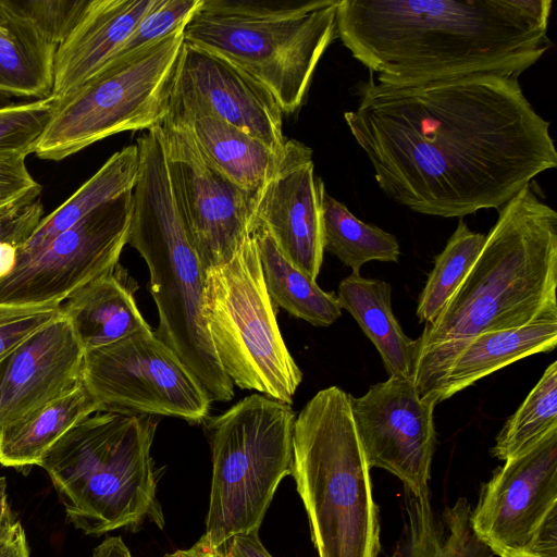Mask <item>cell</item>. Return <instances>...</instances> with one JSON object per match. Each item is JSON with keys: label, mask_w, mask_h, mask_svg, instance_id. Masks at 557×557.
<instances>
[{"label": "cell", "mask_w": 557, "mask_h": 557, "mask_svg": "<svg viewBox=\"0 0 557 557\" xmlns=\"http://www.w3.org/2000/svg\"><path fill=\"white\" fill-rule=\"evenodd\" d=\"M225 549L227 557H273L261 543L258 531L233 536Z\"/></svg>", "instance_id": "8d00e7d4"}, {"label": "cell", "mask_w": 557, "mask_h": 557, "mask_svg": "<svg viewBox=\"0 0 557 557\" xmlns=\"http://www.w3.org/2000/svg\"><path fill=\"white\" fill-rule=\"evenodd\" d=\"M139 165L137 145L113 153L70 198L44 216L29 239L16 251V260L29 257L52 238L72 227L108 201L133 190Z\"/></svg>", "instance_id": "484cf974"}, {"label": "cell", "mask_w": 557, "mask_h": 557, "mask_svg": "<svg viewBox=\"0 0 557 557\" xmlns=\"http://www.w3.org/2000/svg\"><path fill=\"white\" fill-rule=\"evenodd\" d=\"M54 103L51 95L28 102L0 104V157L34 153Z\"/></svg>", "instance_id": "1f68e13d"}, {"label": "cell", "mask_w": 557, "mask_h": 557, "mask_svg": "<svg viewBox=\"0 0 557 557\" xmlns=\"http://www.w3.org/2000/svg\"><path fill=\"white\" fill-rule=\"evenodd\" d=\"M92 557H133L121 536H110L92 552Z\"/></svg>", "instance_id": "ab89813d"}, {"label": "cell", "mask_w": 557, "mask_h": 557, "mask_svg": "<svg viewBox=\"0 0 557 557\" xmlns=\"http://www.w3.org/2000/svg\"><path fill=\"white\" fill-rule=\"evenodd\" d=\"M61 304L9 306L0 304V361L60 313Z\"/></svg>", "instance_id": "836d02e7"}, {"label": "cell", "mask_w": 557, "mask_h": 557, "mask_svg": "<svg viewBox=\"0 0 557 557\" xmlns=\"http://www.w3.org/2000/svg\"><path fill=\"white\" fill-rule=\"evenodd\" d=\"M337 1L201 0L184 26V41L247 72L292 114L336 38Z\"/></svg>", "instance_id": "52a82bcc"}, {"label": "cell", "mask_w": 557, "mask_h": 557, "mask_svg": "<svg viewBox=\"0 0 557 557\" xmlns=\"http://www.w3.org/2000/svg\"><path fill=\"white\" fill-rule=\"evenodd\" d=\"M203 315L232 383L292 405L302 373L280 332L252 235L232 259L206 272Z\"/></svg>", "instance_id": "30bf717a"}, {"label": "cell", "mask_w": 557, "mask_h": 557, "mask_svg": "<svg viewBox=\"0 0 557 557\" xmlns=\"http://www.w3.org/2000/svg\"><path fill=\"white\" fill-rule=\"evenodd\" d=\"M550 0H338L336 37L383 85L518 78L549 49Z\"/></svg>", "instance_id": "7a4b0ae2"}, {"label": "cell", "mask_w": 557, "mask_h": 557, "mask_svg": "<svg viewBox=\"0 0 557 557\" xmlns=\"http://www.w3.org/2000/svg\"><path fill=\"white\" fill-rule=\"evenodd\" d=\"M85 350L60 313L0 361V428L82 385Z\"/></svg>", "instance_id": "ac0fdd59"}, {"label": "cell", "mask_w": 557, "mask_h": 557, "mask_svg": "<svg viewBox=\"0 0 557 557\" xmlns=\"http://www.w3.org/2000/svg\"><path fill=\"white\" fill-rule=\"evenodd\" d=\"M17 247L9 243H0V277L10 273L16 261Z\"/></svg>", "instance_id": "60d3db41"}, {"label": "cell", "mask_w": 557, "mask_h": 557, "mask_svg": "<svg viewBox=\"0 0 557 557\" xmlns=\"http://www.w3.org/2000/svg\"><path fill=\"white\" fill-rule=\"evenodd\" d=\"M24 154L0 157V215L38 199L41 185L30 175Z\"/></svg>", "instance_id": "e575fe53"}, {"label": "cell", "mask_w": 557, "mask_h": 557, "mask_svg": "<svg viewBox=\"0 0 557 557\" xmlns=\"http://www.w3.org/2000/svg\"><path fill=\"white\" fill-rule=\"evenodd\" d=\"M350 406L370 469L394 474L413 496H430L435 403L419 395L411 377L389 376L360 397L350 395Z\"/></svg>", "instance_id": "9a60e30c"}, {"label": "cell", "mask_w": 557, "mask_h": 557, "mask_svg": "<svg viewBox=\"0 0 557 557\" xmlns=\"http://www.w3.org/2000/svg\"><path fill=\"white\" fill-rule=\"evenodd\" d=\"M160 125L176 210L207 272L232 259L251 235L260 190L243 189L219 172L184 126L168 121Z\"/></svg>", "instance_id": "4fadbf2b"}, {"label": "cell", "mask_w": 557, "mask_h": 557, "mask_svg": "<svg viewBox=\"0 0 557 557\" xmlns=\"http://www.w3.org/2000/svg\"><path fill=\"white\" fill-rule=\"evenodd\" d=\"M194 114L220 119L277 156L284 151L283 111L272 92L228 60L184 41L165 119Z\"/></svg>", "instance_id": "2e32d148"}, {"label": "cell", "mask_w": 557, "mask_h": 557, "mask_svg": "<svg viewBox=\"0 0 557 557\" xmlns=\"http://www.w3.org/2000/svg\"><path fill=\"white\" fill-rule=\"evenodd\" d=\"M320 177L314 176L312 150L286 140L272 177L260 189L256 222L268 231L278 250L295 267L317 280L323 262Z\"/></svg>", "instance_id": "e0dca14e"}, {"label": "cell", "mask_w": 557, "mask_h": 557, "mask_svg": "<svg viewBox=\"0 0 557 557\" xmlns=\"http://www.w3.org/2000/svg\"><path fill=\"white\" fill-rule=\"evenodd\" d=\"M201 0H154L134 30L116 51L112 62L127 57L185 26ZM107 63V64H108Z\"/></svg>", "instance_id": "d6a6232c"}, {"label": "cell", "mask_w": 557, "mask_h": 557, "mask_svg": "<svg viewBox=\"0 0 557 557\" xmlns=\"http://www.w3.org/2000/svg\"><path fill=\"white\" fill-rule=\"evenodd\" d=\"M406 519L401 535L388 557H494L474 534L467 498L459 497L438 518L430 496L417 497L408 492Z\"/></svg>", "instance_id": "603a6c76"}, {"label": "cell", "mask_w": 557, "mask_h": 557, "mask_svg": "<svg viewBox=\"0 0 557 557\" xmlns=\"http://www.w3.org/2000/svg\"><path fill=\"white\" fill-rule=\"evenodd\" d=\"M154 0H88L59 45L52 96L59 100L76 89L116 53Z\"/></svg>", "instance_id": "ffe728a7"}, {"label": "cell", "mask_w": 557, "mask_h": 557, "mask_svg": "<svg viewBox=\"0 0 557 557\" xmlns=\"http://www.w3.org/2000/svg\"><path fill=\"white\" fill-rule=\"evenodd\" d=\"M515 557H536V556H530V555H520V556H515Z\"/></svg>", "instance_id": "7bdbcfd3"}, {"label": "cell", "mask_w": 557, "mask_h": 557, "mask_svg": "<svg viewBox=\"0 0 557 557\" xmlns=\"http://www.w3.org/2000/svg\"><path fill=\"white\" fill-rule=\"evenodd\" d=\"M292 405L252 394L203 422L212 455L206 532L212 547L258 531L278 483L292 474Z\"/></svg>", "instance_id": "ba28073f"}, {"label": "cell", "mask_w": 557, "mask_h": 557, "mask_svg": "<svg viewBox=\"0 0 557 557\" xmlns=\"http://www.w3.org/2000/svg\"><path fill=\"white\" fill-rule=\"evenodd\" d=\"M183 29L106 64L55 99L34 153L60 161L114 134L160 125L169 110Z\"/></svg>", "instance_id": "9c48e42d"}, {"label": "cell", "mask_w": 557, "mask_h": 557, "mask_svg": "<svg viewBox=\"0 0 557 557\" xmlns=\"http://www.w3.org/2000/svg\"><path fill=\"white\" fill-rule=\"evenodd\" d=\"M557 345V314L497 332L482 333L453 346L412 379L422 398L437 405L484 376Z\"/></svg>", "instance_id": "d6986e66"}, {"label": "cell", "mask_w": 557, "mask_h": 557, "mask_svg": "<svg viewBox=\"0 0 557 557\" xmlns=\"http://www.w3.org/2000/svg\"><path fill=\"white\" fill-rule=\"evenodd\" d=\"M157 426L154 416L95 412L45 454L39 466L76 529L99 536L146 520L163 528L150 454Z\"/></svg>", "instance_id": "5b68a950"}, {"label": "cell", "mask_w": 557, "mask_h": 557, "mask_svg": "<svg viewBox=\"0 0 557 557\" xmlns=\"http://www.w3.org/2000/svg\"><path fill=\"white\" fill-rule=\"evenodd\" d=\"M470 521L498 557H557V426L494 471Z\"/></svg>", "instance_id": "7c38bea8"}, {"label": "cell", "mask_w": 557, "mask_h": 557, "mask_svg": "<svg viewBox=\"0 0 557 557\" xmlns=\"http://www.w3.org/2000/svg\"><path fill=\"white\" fill-rule=\"evenodd\" d=\"M557 213L531 183L498 209L478 259L416 341L412 379L458 343L557 314Z\"/></svg>", "instance_id": "3957f363"}, {"label": "cell", "mask_w": 557, "mask_h": 557, "mask_svg": "<svg viewBox=\"0 0 557 557\" xmlns=\"http://www.w3.org/2000/svg\"><path fill=\"white\" fill-rule=\"evenodd\" d=\"M14 521L15 520L13 519L8 502L7 481L5 478H0V532L11 525Z\"/></svg>", "instance_id": "b9f144b4"}, {"label": "cell", "mask_w": 557, "mask_h": 557, "mask_svg": "<svg viewBox=\"0 0 557 557\" xmlns=\"http://www.w3.org/2000/svg\"><path fill=\"white\" fill-rule=\"evenodd\" d=\"M136 145L139 165L127 244L149 270V290L159 317L153 334L176 354L212 400L228 401L234 384L221 367L207 327L206 272L176 210L161 126L147 129Z\"/></svg>", "instance_id": "277c9868"}, {"label": "cell", "mask_w": 557, "mask_h": 557, "mask_svg": "<svg viewBox=\"0 0 557 557\" xmlns=\"http://www.w3.org/2000/svg\"><path fill=\"white\" fill-rule=\"evenodd\" d=\"M251 235L273 304L314 326H329L342 315L337 296L321 289L315 280L287 260L263 225L256 222Z\"/></svg>", "instance_id": "4316f807"}, {"label": "cell", "mask_w": 557, "mask_h": 557, "mask_svg": "<svg viewBox=\"0 0 557 557\" xmlns=\"http://www.w3.org/2000/svg\"><path fill=\"white\" fill-rule=\"evenodd\" d=\"M98 412L83 385L32 416L0 428V465L39 466L45 454L82 419Z\"/></svg>", "instance_id": "83f0119b"}, {"label": "cell", "mask_w": 557, "mask_h": 557, "mask_svg": "<svg viewBox=\"0 0 557 557\" xmlns=\"http://www.w3.org/2000/svg\"><path fill=\"white\" fill-rule=\"evenodd\" d=\"M391 295L387 282L351 273L339 283L337 299L377 349L388 376L412 379L416 341L396 320Z\"/></svg>", "instance_id": "d4e9b609"}, {"label": "cell", "mask_w": 557, "mask_h": 557, "mask_svg": "<svg viewBox=\"0 0 557 557\" xmlns=\"http://www.w3.org/2000/svg\"><path fill=\"white\" fill-rule=\"evenodd\" d=\"M292 475L319 557H379V507L350 394L330 386L300 410L294 423Z\"/></svg>", "instance_id": "8992f818"}, {"label": "cell", "mask_w": 557, "mask_h": 557, "mask_svg": "<svg viewBox=\"0 0 557 557\" xmlns=\"http://www.w3.org/2000/svg\"><path fill=\"white\" fill-rule=\"evenodd\" d=\"M163 121L184 126L201 154L243 189L259 191L276 171L282 154L220 119L194 114Z\"/></svg>", "instance_id": "cb8c5ba5"}, {"label": "cell", "mask_w": 557, "mask_h": 557, "mask_svg": "<svg viewBox=\"0 0 557 557\" xmlns=\"http://www.w3.org/2000/svg\"><path fill=\"white\" fill-rule=\"evenodd\" d=\"M82 385L98 412L166 416L200 424L212 399L153 330L86 350Z\"/></svg>", "instance_id": "8fae6325"}, {"label": "cell", "mask_w": 557, "mask_h": 557, "mask_svg": "<svg viewBox=\"0 0 557 557\" xmlns=\"http://www.w3.org/2000/svg\"><path fill=\"white\" fill-rule=\"evenodd\" d=\"M323 247L358 274L369 261L397 262L400 246L384 230L362 222L348 208L321 189Z\"/></svg>", "instance_id": "f1b7e54d"}, {"label": "cell", "mask_w": 557, "mask_h": 557, "mask_svg": "<svg viewBox=\"0 0 557 557\" xmlns=\"http://www.w3.org/2000/svg\"><path fill=\"white\" fill-rule=\"evenodd\" d=\"M42 218L44 206L39 199L1 214L0 243L20 248L29 239Z\"/></svg>", "instance_id": "d590c367"}, {"label": "cell", "mask_w": 557, "mask_h": 557, "mask_svg": "<svg viewBox=\"0 0 557 557\" xmlns=\"http://www.w3.org/2000/svg\"><path fill=\"white\" fill-rule=\"evenodd\" d=\"M358 96L345 123L381 190L411 211L462 218L499 209L557 166L550 124L518 78L482 74L389 86L370 74Z\"/></svg>", "instance_id": "6da1fadb"}, {"label": "cell", "mask_w": 557, "mask_h": 557, "mask_svg": "<svg viewBox=\"0 0 557 557\" xmlns=\"http://www.w3.org/2000/svg\"><path fill=\"white\" fill-rule=\"evenodd\" d=\"M164 557H227L225 545L212 547L201 536L191 547L177 549Z\"/></svg>", "instance_id": "f35d334b"}, {"label": "cell", "mask_w": 557, "mask_h": 557, "mask_svg": "<svg viewBox=\"0 0 557 557\" xmlns=\"http://www.w3.org/2000/svg\"><path fill=\"white\" fill-rule=\"evenodd\" d=\"M554 426H557V361L546 368L524 401L507 420L491 454L505 461Z\"/></svg>", "instance_id": "4dcf8cb0"}, {"label": "cell", "mask_w": 557, "mask_h": 557, "mask_svg": "<svg viewBox=\"0 0 557 557\" xmlns=\"http://www.w3.org/2000/svg\"><path fill=\"white\" fill-rule=\"evenodd\" d=\"M131 218L132 190L100 206L36 253L16 260L13 270L0 277V304H61L119 264Z\"/></svg>", "instance_id": "5bb4252c"}, {"label": "cell", "mask_w": 557, "mask_h": 557, "mask_svg": "<svg viewBox=\"0 0 557 557\" xmlns=\"http://www.w3.org/2000/svg\"><path fill=\"white\" fill-rule=\"evenodd\" d=\"M0 557H29L26 534L18 521L0 532Z\"/></svg>", "instance_id": "74e56055"}, {"label": "cell", "mask_w": 557, "mask_h": 557, "mask_svg": "<svg viewBox=\"0 0 557 557\" xmlns=\"http://www.w3.org/2000/svg\"><path fill=\"white\" fill-rule=\"evenodd\" d=\"M59 44L36 18L29 0H0V95H52Z\"/></svg>", "instance_id": "44dd1931"}, {"label": "cell", "mask_w": 557, "mask_h": 557, "mask_svg": "<svg viewBox=\"0 0 557 557\" xmlns=\"http://www.w3.org/2000/svg\"><path fill=\"white\" fill-rule=\"evenodd\" d=\"M485 242V235L471 231L460 219L443 251L436 256L419 297L417 317L432 323L465 280Z\"/></svg>", "instance_id": "f546056e"}, {"label": "cell", "mask_w": 557, "mask_h": 557, "mask_svg": "<svg viewBox=\"0 0 557 557\" xmlns=\"http://www.w3.org/2000/svg\"><path fill=\"white\" fill-rule=\"evenodd\" d=\"M84 350L151 331L134 298V284L116 264L91 280L60 306Z\"/></svg>", "instance_id": "7402d4cb"}]
</instances>
